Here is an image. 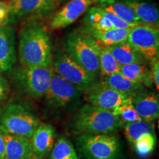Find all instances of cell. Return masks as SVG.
Instances as JSON below:
<instances>
[{
    "label": "cell",
    "mask_w": 159,
    "mask_h": 159,
    "mask_svg": "<svg viewBox=\"0 0 159 159\" xmlns=\"http://www.w3.org/2000/svg\"><path fill=\"white\" fill-rule=\"evenodd\" d=\"M19 58L21 66L50 67L52 47L48 31L34 21L25 23L19 32Z\"/></svg>",
    "instance_id": "1"
},
{
    "label": "cell",
    "mask_w": 159,
    "mask_h": 159,
    "mask_svg": "<svg viewBox=\"0 0 159 159\" xmlns=\"http://www.w3.org/2000/svg\"><path fill=\"white\" fill-rule=\"evenodd\" d=\"M122 124L120 119L112 111L87 103L71 117L69 129L75 135L108 134Z\"/></svg>",
    "instance_id": "2"
},
{
    "label": "cell",
    "mask_w": 159,
    "mask_h": 159,
    "mask_svg": "<svg viewBox=\"0 0 159 159\" xmlns=\"http://www.w3.org/2000/svg\"><path fill=\"white\" fill-rule=\"evenodd\" d=\"M101 46L83 28L71 33L65 40L67 53L85 70L95 76L99 70Z\"/></svg>",
    "instance_id": "3"
},
{
    "label": "cell",
    "mask_w": 159,
    "mask_h": 159,
    "mask_svg": "<svg viewBox=\"0 0 159 159\" xmlns=\"http://www.w3.org/2000/svg\"><path fill=\"white\" fill-rule=\"evenodd\" d=\"M39 125L37 117L27 107L17 103L7 105L0 118V131L2 134L30 139Z\"/></svg>",
    "instance_id": "4"
},
{
    "label": "cell",
    "mask_w": 159,
    "mask_h": 159,
    "mask_svg": "<svg viewBox=\"0 0 159 159\" xmlns=\"http://www.w3.org/2000/svg\"><path fill=\"white\" fill-rule=\"evenodd\" d=\"M77 145L85 159H119L121 154L119 139L108 134L78 135Z\"/></svg>",
    "instance_id": "5"
},
{
    "label": "cell",
    "mask_w": 159,
    "mask_h": 159,
    "mask_svg": "<svg viewBox=\"0 0 159 159\" xmlns=\"http://www.w3.org/2000/svg\"><path fill=\"white\" fill-rule=\"evenodd\" d=\"M52 67H18L13 70L16 83L30 96L35 99L44 97L50 83Z\"/></svg>",
    "instance_id": "6"
},
{
    "label": "cell",
    "mask_w": 159,
    "mask_h": 159,
    "mask_svg": "<svg viewBox=\"0 0 159 159\" xmlns=\"http://www.w3.org/2000/svg\"><path fill=\"white\" fill-rule=\"evenodd\" d=\"M53 71L81 92L96 83L97 76L80 66L68 53H60L52 63Z\"/></svg>",
    "instance_id": "7"
},
{
    "label": "cell",
    "mask_w": 159,
    "mask_h": 159,
    "mask_svg": "<svg viewBox=\"0 0 159 159\" xmlns=\"http://www.w3.org/2000/svg\"><path fill=\"white\" fill-rule=\"evenodd\" d=\"M128 41L142 55L145 61L151 62L158 57V28L146 25L135 26L130 29Z\"/></svg>",
    "instance_id": "8"
},
{
    "label": "cell",
    "mask_w": 159,
    "mask_h": 159,
    "mask_svg": "<svg viewBox=\"0 0 159 159\" xmlns=\"http://www.w3.org/2000/svg\"><path fill=\"white\" fill-rule=\"evenodd\" d=\"M83 94L89 104L111 111L132 97L111 88L102 80L94 83L83 91Z\"/></svg>",
    "instance_id": "9"
},
{
    "label": "cell",
    "mask_w": 159,
    "mask_h": 159,
    "mask_svg": "<svg viewBox=\"0 0 159 159\" xmlns=\"http://www.w3.org/2000/svg\"><path fill=\"white\" fill-rule=\"evenodd\" d=\"M81 91L75 85L52 71L49 86L46 93V100L49 106L63 108L68 106L80 97Z\"/></svg>",
    "instance_id": "10"
},
{
    "label": "cell",
    "mask_w": 159,
    "mask_h": 159,
    "mask_svg": "<svg viewBox=\"0 0 159 159\" xmlns=\"http://www.w3.org/2000/svg\"><path fill=\"white\" fill-rule=\"evenodd\" d=\"M99 0H69L51 18L49 27L52 30L65 28L73 24L95 5Z\"/></svg>",
    "instance_id": "11"
},
{
    "label": "cell",
    "mask_w": 159,
    "mask_h": 159,
    "mask_svg": "<svg viewBox=\"0 0 159 159\" xmlns=\"http://www.w3.org/2000/svg\"><path fill=\"white\" fill-rule=\"evenodd\" d=\"M132 104L142 121L152 122L158 118V96L154 91L143 89L132 96Z\"/></svg>",
    "instance_id": "12"
},
{
    "label": "cell",
    "mask_w": 159,
    "mask_h": 159,
    "mask_svg": "<svg viewBox=\"0 0 159 159\" xmlns=\"http://www.w3.org/2000/svg\"><path fill=\"white\" fill-rule=\"evenodd\" d=\"M10 18H21L51 11L57 5L55 0H8Z\"/></svg>",
    "instance_id": "13"
},
{
    "label": "cell",
    "mask_w": 159,
    "mask_h": 159,
    "mask_svg": "<svg viewBox=\"0 0 159 159\" xmlns=\"http://www.w3.org/2000/svg\"><path fill=\"white\" fill-rule=\"evenodd\" d=\"M16 61L15 30L9 25L0 27V71L12 69Z\"/></svg>",
    "instance_id": "14"
},
{
    "label": "cell",
    "mask_w": 159,
    "mask_h": 159,
    "mask_svg": "<svg viewBox=\"0 0 159 159\" xmlns=\"http://www.w3.org/2000/svg\"><path fill=\"white\" fill-rule=\"evenodd\" d=\"M55 129L50 125H39L30 140L35 159H43L48 155L55 144Z\"/></svg>",
    "instance_id": "15"
},
{
    "label": "cell",
    "mask_w": 159,
    "mask_h": 159,
    "mask_svg": "<svg viewBox=\"0 0 159 159\" xmlns=\"http://www.w3.org/2000/svg\"><path fill=\"white\" fill-rule=\"evenodd\" d=\"M5 143V159H35L30 139L3 134Z\"/></svg>",
    "instance_id": "16"
},
{
    "label": "cell",
    "mask_w": 159,
    "mask_h": 159,
    "mask_svg": "<svg viewBox=\"0 0 159 159\" xmlns=\"http://www.w3.org/2000/svg\"><path fill=\"white\" fill-rule=\"evenodd\" d=\"M134 11L143 25L158 28L159 13L158 7L144 0H120Z\"/></svg>",
    "instance_id": "17"
},
{
    "label": "cell",
    "mask_w": 159,
    "mask_h": 159,
    "mask_svg": "<svg viewBox=\"0 0 159 159\" xmlns=\"http://www.w3.org/2000/svg\"><path fill=\"white\" fill-rule=\"evenodd\" d=\"M131 28H113L98 30L88 27H83V30L90 34L99 44L104 47H111L128 41L129 33Z\"/></svg>",
    "instance_id": "18"
},
{
    "label": "cell",
    "mask_w": 159,
    "mask_h": 159,
    "mask_svg": "<svg viewBox=\"0 0 159 159\" xmlns=\"http://www.w3.org/2000/svg\"><path fill=\"white\" fill-rule=\"evenodd\" d=\"M95 5L99 8L113 13L126 22L136 25H143L134 11L119 0H99Z\"/></svg>",
    "instance_id": "19"
},
{
    "label": "cell",
    "mask_w": 159,
    "mask_h": 159,
    "mask_svg": "<svg viewBox=\"0 0 159 159\" xmlns=\"http://www.w3.org/2000/svg\"><path fill=\"white\" fill-rule=\"evenodd\" d=\"M107 47L120 66L146 61L142 55L128 41Z\"/></svg>",
    "instance_id": "20"
},
{
    "label": "cell",
    "mask_w": 159,
    "mask_h": 159,
    "mask_svg": "<svg viewBox=\"0 0 159 159\" xmlns=\"http://www.w3.org/2000/svg\"><path fill=\"white\" fill-rule=\"evenodd\" d=\"M120 72L128 79L144 86L150 88L153 83L150 69L145 64V62L120 66Z\"/></svg>",
    "instance_id": "21"
},
{
    "label": "cell",
    "mask_w": 159,
    "mask_h": 159,
    "mask_svg": "<svg viewBox=\"0 0 159 159\" xmlns=\"http://www.w3.org/2000/svg\"><path fill=\"white\" fill-rule=\"evenodd\" d=\"M102 81L111 88L130 96L144 89V85L128 79L121 72L103 77Z\"/></svg>",
    "instance_id": "22"
},
{
    "label": "cell",
    "mask_w": 159,
    "mask_h": 159,
    "mask_svg": "<svg viewBox=\"0 0 159 159\" xmlns=\"http://www.w3.org/2000/svg\"><path fill=\"white\" fill-rule=\"evenodd\" d=\"M84 27L98 30H104L114 27L112 23L105 16L102 9L97 6H91L85 12L83 19Z\"/></svg>",
    "instance_id": "23"
},
{
    "label": "cell",
    "mask_w": 159,
    "mask_h": 159,
    "mask_svg": "<svg viewBox=\"0 0 159 159\" xmlns=\"http://www.w3.org/2000/svg\"><path fill=\"white\" fill-rule=\"evenodd\" d=\"M125 134L130 144L134 145L139 138L147 134H155V126L152 122L138 121L127 123L125 126Z\"/></svg>",
    "instance_id": "24"
},
{
    "label": "cell",
    "mask_w": 159,
    "mask_h": 159,
    "mask_svg": "<svg viewBox=\"0 0 159 159\" xmlns=\"http://www.w3.org/2000/svg\"><path fill=\"white\" fill-rule=\"evenodd\" d=\"M51 159H79L71 142L64 137L57 139L50 151Z\"/></svg>",
    "instance_id": "25"
},
{
    "label": "cell",
    "mask_w": 159,
    "mask_h": 159,
    "mask_svg": "<svg viewBox=\"0 0 159 159\" xmlns=\"http://www.w3.org/2000/svg\"><path fill=\"white\" fill-rule=\"evenodd\" d=\"M99 61V71L102 77L120 72V65L118 64L107 47L101 46Z\"/></svg>",
    "instance_id": "26"
},
{
    "label": "cell",
    "mask_w": 159,
    "mask_h": 159,
    "mask_svg": "<svg viewBox=\"0 0 159 159\" xmlns=\"http://www.w3.org/2000/svg\"><path fill=\"white\" fill-rule=\"evenodd\" d=\"M115 115L120 119L123 123H130L138 121H142V119L137 114L135 110L134 105L132 104V97H130L128 100L123 102L122 105L117 107L112 111Z\"/></svg>",
    "instance_id": "27"
},
{
    "label": "cell",
    "mask_w": 159,
    "mask_h": 159,
    "mask_svg": "<svg viewBox=\"0 0 159 159\" xmlns=\"http://www.w3.org/2000/svg\"><path fill=\"white\" fill-rule=\"evenodd\" d=\"M156 144V134H147L138 139L134 144L137 154L140 157L144 158L153 151Z\"/></svg>",
    "instance_id": "28"
},
{
    "label": "cell",
    "mask_w": 159,
    "mask_h": 159,
    "mask_svg": "<svg viewBox=\"0 0 159 159\" xmlns=\"http://www.w3.org/2000/svg\"><path fill=\"white\" fill-rule=\"evenodd\" d=\"M10 19V9L7 1L0 0V27L7 25Z\"/></svg>",
    "instance_id": "29"
},
{
    "label": "cell",
    "mask_w": 159,
    "mask_h": 159,
    "mask_svg": "<svg viewBox=\"0 0 159 159\" xmlns=\"http://www.w3.org/2000/svg\"><path fill=\"white\" fill-rule=\"evenodd\" d=\"M151 74H152V81L156 86L157 90H158L159 89V61H158V57L154 59L153 61H152L151 62Z\"/></svg>",
    "instance_id": "30"
},
{
    "label": "cell",
    "mask_w": 159,
    "mask_h": 159,
    "mask_svg": "<svg viewBox=\"0 0 159 159\" xmlns=\"http://www.w3.org/2000/svg\"><path fill=\"white\" fill-rule=\"evenodd\" d=\"M8 91L9 88L7 80L0 74V102L6 99L8 94Z\"/></svg>",
    "instance_id": "31"
},
{
    "label": "cell",
    "mask_w": 159,
    "mask_h": 159,
    "mask_svg": "<svg viewBox=\"0 0 159 159\" xmlns=\"http://www.w3.org/2000/svg\"><path fill=\"white\" fill-rule=\"evenodd\" d=\"M0 159H5V143L3 134L0 131Z\"/></svg>",
    "instance_id": "32"
},
{
    "label": "cell",
    "mask_w": 159,
    "mask_h": 159,
    "mask_svg": "<svg viewBox=\"0 0 159 159\" xmlns=\"http://www.w3.org/2000/svg\"><path fill=\"white\" fill-rule=\"evenodd\" d=\"M55 1H56V2L57 4V3H63L64 2L68 1V0H55Z\"/></svg>",
    "instance_id": "33"
}]
</instances>
